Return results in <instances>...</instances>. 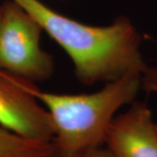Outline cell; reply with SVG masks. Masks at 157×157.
I'll use <instances>...</instances> for the list:
<instances>
[{
    "label": "cell",
    "mask_w": 157,
    "mask_h": 157,
    "mask_svg": "<svg viewBox=\"0 0 157 157\" xmlns=\"http://www.w3.org/2000/svg\"><path fill=\"white\" fill-rule=\"evenodd\" d=\"M39 23L67 52L81 84L107 83L129 73H142L147 64L140 52L141 35L128 17L94 26L52 10L39 0H12Z\"/></svg>",
    "instance_id": "obj_1"
},
{
    "label": "cell",
    "mask_w": 157,
    "mask_h": 157,
    "mask_svg": "<svg viewBox=\"0 0 157 157\" xmlns=\"http://www.w3.org/2000/svg\"><path fill=\"white\" fill-rule=\"evenodd\" d=\"M140 88V73L107 82L92 94H59L37 88L35 95L49 112L54 126L52 142L57 157H72L105 143L115 113L132 104Z\"/></svg>",
    "instance_id": "obj_2"
},
{
    "label": "cell",
    "mask_w": 157,
    "mask_h": 157,
    "mask_svg": "<svg viewBox=\"0 0 157 157\" xmlns=\"http://www.w3.org/2000/svg\"><path fill=\"white\" fill-rule=\"evenodd\" d=\"M0 69L32 82L49 79L54 73L53 57L40 47L43 28L12 0L2 4Z\"/></svg>",
    "instance_id": "obj_3"
},
{
    "label": "cell",
    "mask_w": 157,
    "mask_h": 157,
    "mask_svg": "<svg viewBox=\"0 0 157 157\" xmlns=\"http://www.w3.org/2000/svg\"><path fill=\"white\" fill-rule=\"evenodd\" d=\"M34 82L0 69V126L33 140L52 141L54 126L35 95Z\"/></svg>",
    "instance_id": "obj_4"
},
{
    "label": "cell",
    "mask_w": 157,
    "mask_h": 157,
    "mask_svg": "<svg viewBox=\"0 0 157 157\" xmlns=\"http://www.w3.org/2000/svg\"><path fill=\"white\" fill-rule=\"evenodd\" d=\"M105 144L113 157H157V129L149 107L134 101L113 119Z\"/></svg>",
    "instance_id": "obj_5"
},
{
    "label": "cell",
    "mask_w": 157,
    "mask_h": 157,
    "mask_svg": "<svg viewBox=\"0 0 157 157\" xmlns=\"http://www.w3.org/2000/svg\"><path fill=\"white\" fill-rule=\"evenodd\" d=\"M0 157H57L52 141L25 138L0 126Z\"/></svg>",
    "instance_id": "obj_6"
},
{
    "label": "cell",
    "mask_w": 157,
    "mask_h": 157,
    "mask_svg": "<svg viewBox=\"0 0 157 157\" xmlns=\"http://www.w3.org/2000/svg\"><path fill=\"white\" fill-rule=\"evenodd\" d=\"M141 88L148 94H157V67L147 66L141 73ZM155 126L157 129V122Z\"/></svg>",
    "instance_id": "obj_7"
},
{
    "label": "cell",
    "mask_w": 157,
    "mask_h": 157,
    "mask_svg": "<svg viewBox=\"0 0 157 157\" xmlns=\"http://www.w3.org/2000/svg\"><path fill=\"white\" fill-rule=\"evenodd\" d=\"M72 157H113V155L107 147H102L100 146L78 153Z\"/></svg>",
    "instance_id": "obj_8"
},
{
    "label": "cell",
    "mask_w": 157,
    "mask_h": 157,
    "mask_svg": "<svg viewBox=\"0 0 157 157\" xmlns=\"http://www.w3.org/2000/svg\"><path fill=\"white\" fill-rule=\"evenodd\" d=\"M2 17H3V10H2V5H0V27L2 24Z\"/></svg>",
    "instance_id": "obj_9"
}]
</instances>
